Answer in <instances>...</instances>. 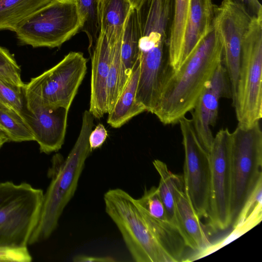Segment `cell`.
Returning <instances> with one entry per match:
<instances>
[{
	"mask_svg": "<svg viewBox=\"0 0 262 262\" xmlns=\"http://www.w3.org/2000/svg\"><path fill=\"white\" fill-rule=\"evenodd\" d=\"M223 46L215 24L179 69L164 83L153 112L164 125L178 123L191 112L215 70L222 63Z\"/></svg>",
	"mask_w": 262,
	"mask_h": 262,
	"instance_id": "1",
	"label": "cell"
},
{
	"mask_svg": "<svg viewBox=\"0 0 262 262\" xmlns=\"http://www.w3.org/2000/svg\"><path fill=\"white\" fill-rule=\"evenodd\" d=\"M94 117L88 110L82 115L78 137L66 159L60 154L52 159L48 171L51 182L43 198L37 225L29 245L48 238L56 229L63 211L73 197L85 162L92 150L89 136L94 126Z\"/></svg>",
	"mask_w": 262,
	"mask_h": 262,
	"instance_id": "2",
	"label": "cell"
},
{
	"mask_svg": "<svg viewBox=\"0 0 262 262\" xmlns=\"http://www.w3.org/2000/svg\"><path fill=\"white\" fill-rule=\"evenodd\" d=\"M231 226L262 181V131L259 121L251 125L237 124L231 133L230 154Z\"/></svg>",
	"mask_w": 262,
	"mask_h": 262,
	"instance_id": "3",
	"label": "cell"
},
{
	"mask_svg": "<svg viewBox=\"0 0 262 262\" xmlns=\"http://www.w3.org/2000/svg\"><path fill=\"white\" fill-rule=\"evenodd\" d=\"M105 210L120 231L136 262H173L148 228L134 199L121 188L111 189L103 196Z\"/></svg>",
	"mask_w": 262,
	"mask_h": 262,
	"instance_id": "4",
	"label": "cell"
},
{
	"mask_svg": "<svg viewBox=\"0 0 262 262\" xmlns=\"http://www.w3.org/2000/svg\"><path fill=\"white\" fill-rule=\"evenodd\" d=\"M232 104L238 124L251 125L262 117V16L252 18L245 35Z\"/></svg>",
	"mask_w": 262,
	"mask_h": 262,
	"instance_id": "5",
	"label": "cell"
},
{
	"mask_svg": "<svg viewBox=\"0 0 262 262\" xmlns=\"http://www.w3.org/2000/svg\"><path fill=\"white\" fill-rule=\"evenodd\" d=\"M43 194L27 183H0V246L27 247L39 220Z\"/></svg>",
	"mask_w": 262,
	"mask_h": 262,
	"instance_id": "6",
	"label": "cell"
},
{
	"mask_svg": "<svg viewBox=\"0 0 262 262\" xmlns=\"http://www.w3.org/2000/svg\"><path fill=\"white\" fill-rule=\"evenodd\" d=\"M82 25L75 0H52L21 21L14 32L22 45L54 48L76 35Z\"/></svg>",
	"mask_w": 262,
	"mask_h": 262,
	"instance_id": "7",
	"label": "cell"
},
{
	"mask_svg": "<svg viewBox=\"0 0 262 262\" xmlns=\"http://www.w3.org/2000/svg\"><path fill=\"white\" fill-rule=\"evenodd\" d=\"M88 59L70 52L55 66L26 84L28 109L70 107L87 70Z\"/></svg>",
	"mask_w": 262,
	"mask_h": 262,
	"instance_id": "8",
	"label": "cell"
},
{
	"mask_svg": "<svg viewBox=\"0 0 262 262\" xmlns=\"http://www.w3.org/2000/svg\"><path fill=\"white\" fill-rule=\"evenodd\" d=\"M231 133L227 128H222L214 137L209 151L210 178L207 218L209 227L215 232L231 226Z\"/></svg>",
	"mask_w": 262,
	"mask_h": 262,
	"instance_id": "9",
	"label": "cell"
},
{
	"mask_svg": "<svg viewBox=\"0 0 262 262\" xmlns=\"http://www.w3.org/2000/svg\"><path fill=\"white\" fill-rule=\"evenodd\" d=\"M184 149L183 180L185 189L198 216L207 217L210 191L209 152L200 143L191 119L179 121Z\"/></svg>",
	"mask_w": 262,
	"mask_h": 262,
	"instance_id": "10",
	"label": "cell"
},
{
	"mask_svg": "<svg viewBox=\"0 0 262 262\" xmlns=\"http://www.w3.org/2000/svg\"><path fill=\"white\" fill-rule=\"evenodd\" d=\"M252 18L242 8L223 2L218 7L215 24L221 35L222 63L231 84L232 100L236 89L243 39Z\"/></svg>",
	"mask_w": 262,
	"mask_h": 262,
	"instance_id": "11",
	"label": "cell"
},
{
	"mask_svg": "<svg viewBox=\"0 0 262 262\" xmlns=\"http://www.w3.org/2000/svg\"><path fill=\"white\" fill-rule=\"evenodd\" d=\"M232 91L226 70L221 63L215 70L192 110L191 121L198 138L209 152L214 136L211 126H214L218 115L220 98L232 99Z\"/></svg>",
	"mask_w": 262,
	"mask_h": 262,
	"instance_id": "12",
	"label": "cell"
},
{
	"mask_svg": "<svg viewBox=\"0 0 262 262\" xmlns=\"http://www.w3.org/2000/svg\"><path fill=\"white\" fill-rule=\"evenodd\" d=\"M69 109L35 107L28 109L24 119L29 126L40 152L49 154L63 145L67 130Z\"/></svg>",
	"mask_w": 262,
	"mask_h": 262,
	"instance_id": "13",
	"label": "cell"
},
{
	"mask_svg": "<svg viewBox=\"0 0 262 262\" xmlns=\"http://www.w3.org/2000/svg\"><path fill=\"white\" fill-rule=\"evenodd\" d=\"M111 41L100 31L97 41L89 51L91 60L89 112L96 119L107 114V81L111 59Z\"/></svg>",
	"mask_w": 262,
	"mask_h": 262,
	"instance_id": "14",
	"label": "cell"
},
{
	"mask_svg": "<svg viewBox=\"0 0 262 262\" xmlns=\"http://www.w3.org/2000/svg\"><path fill=\"white\" fill-rule=\"evenodd\" d=\"M175 203L181 228V236L187 247L195 252L208 247L211 243L204 226L186 192L182 175L177 176Z\"/></svg>",
	"mask_w": 262,
	"mask_h": 262,
	"instance_id": "15",
	"label": "cell"
},
{
	"mask_svg": "<svg viewBox=\"0 0 262 262\" xmlns=\"http://www.w3.org/2000/svg\"><path fill=\"white\" fill-rule=\"evenodd\" d=\"M217 8L212 0H190L183 40L181 64L214 25Z\"/></svg>",
	"mask_w": 262,
	"mask_h": 262,
	"instance_id": "16",
	"label": "cell"
},
{
	"mask_svg": "<svg viewBox=\"0 0 262 262\" xmlns=\"http://www.w3.org/2000/svg\"><path fill=\"white\" fill-rule=\"evenodd\" d=\"M140 70L139 58L115 105L108 113L107 123L113 128L121 127L133 117L146 111L136 99Z\"/></svg>",
	"mask_w": 262,
	"mask_h": 262,
	"instance_id": "17",
	"label": "cell"
},
{
	"mask_svg": "<svg viewBox=\"0 0 262 262\" xmlns=\"http://www.w3.org/2000/svg\"><path fill=\"white\" fill-rule=\"evenodd\" d=\"M140 31L137 10L133 8L127 16L123 29L121 48L120 94L140 58Z\"/></svg>",
	"mask_w": 262,
	"mask_h": 262,
	"instance_id": "18",
	"label": "cell"
},
{
	"mask_svg": "<svg viewBox=\"0 0 262 262\" xmlns=\"http://www.w3.org/2000/svg\"><path fill=\"white\" fill-rule=\"evenodd\" d=\"M132 8L128 0H100V31L111 39L122 36L125 22Z\"/></svg>",
	"mask_w": 262,
	"mask_h": 262,
	"instance_id": "19",
	"label": "cell"
},
{
	"mask_svg": "<svg viewBox=\"0 0 262 262\" xmlns=\"http://www.w3.org/2000/svg\"><path fill=\"white\" fill-rule=\"evenodd\" d=\"M190 0H174L172 23L168 41V62L172 71L181 64L184 36Z\"/></svg>",
	"mask_w": 262,
	"mask_h": 262,
	"instance_id": "20",
	"label": "cell"
},
{
	"mask_svg": "<svg viewBox=\"0 0 262 262\" xmlns=\"http://www.w3.org/2000/svg\"><path fill=\"white\" fill-rule=\"evenodd\" d=\"M52 0H0V30L14 32L27 17Z\"/></svg>",
	"mask_w": 262,
	"mask_h": 262,
	"instance_id": "21",
	"label": "cell"
},
{
	"mask_svg": "<svg viewBox=\"0 0 262 262\" xmlns=\"http://www.w3.org/2000/svg\"><path fill=\"white\" fill-rule=\"evenodd\" d=\"M152 164L160 176L158 188L168 219L181 236V228L175 203V188L178 174L170 171L166 164L162 161L156 159L153 161Z\"/></svg>",
	"mask_w": 262,
	"mask_h": 262,
	"instance_id": "22",
	"label": "cell"
},
{
	"mask_svg": "<svg viewBox=\"0 0 262 262\" xmlns=\"http://www.w3.org/2000/svg\"><path fill=\"white\" fill-rule=\"evenodd\" d=\"M262 219V202H259L246 220L233 227V231L226 237L211 244L201 251L195 252L187 261H194L209 255L240 237L259 224Z\"/></svg>",
	"mask_w": 262,
	"mask_h": 262,
	"instance_id": "23",
	"label": "cell"
},
{
	"mask_svg": "<svg viewBox=\"0 0 262 262\" xmlns=\"http://www.w3.org/2000/svg\"><path fill=\"white\" fill-rule=\"evenodd\" d=\"M0 126L9 137L10 141H34L29 126L21 116L1 102Z\"/></svg>",
	"mask_w": 262,
	"mask_h": 262,
	"instance_id": "24",
	"label": "cell"
},
{
	"mask_svg": "<svg viewBox=\"0 0 262 262\" xmlns=\"http://www.w3.org/2000/svg\"><path fill=\"white\" fill-rule=\"evenodd\" d=\"M83 21L81 31L89 39V52L95 46L100 32V0H75Z\"/></svg>",
	"mask_w": 262,
	"mask_h": 262,
	"instance_id": "25",
	"label": "cell"
},
{
	"mask_svg": "<svg viewBox=\"0 0 262 262\" xmlns=\"http://www.w3.org/2000/svg\"><path fill=\"white\" fill-rule=\"evenodd\" d=\"M0 102L15 111L24 118L27 111L25 86L0 81Z\"/></svg>",
	"mask_w": 262,
	"mask_h": 262,
	"instance_id": "26",
	"label": "cell"
},
{
	"mask_svg": "<svg viewBox=\"0 0 262 262\" xmlns=\"http://www.w3.org/2000/svg\"><path fill=\"white\" fill-rule=\"evenodd\" d=\"M135 202L152 217L163 221L169 222L158 187L152 186L148 189H146L142 196L139 199H135Z\"/></svg>",
	"mask_w": 262,
	"mask_h": 262,
	"instance_id": "27",
	"label": "cell"
},
{
	"mask_svg": "<svg viewBox=\"0 0 262 262\" xmlns=\"http://www.w3.org/2000/svg\"><path fill=\"white\" fill-rule=\"evenodd\" d=\"M21 70L14 56L6 48L0 46V81L24 87Z\"/></svg>",
	"mask_w": 262,
	"mask_h": 262,
	"instance_id": "28",
	"label": "cell"
},
{
	"mask_svg": "<svg viewBox=\"0 0 262 262\" xmlns=\"http://www.w3.org/2000/svg\"><path fill=\"white\" fill-rule=\"evenodd\" d=\"M32 260L27 247L0 246V261L30 262Z\"/></svg>",
	"mask_w": 262,
	"mask_h": 262,
	"instance_id": "29",
	"label": "cell"
},
{
	"mask_svg": "<svg viewBox=\"0 0 262 262\" xmlns=\"http://www.w3.org/2000/svg\"><path fill=\"white\" fill-rule=\"evenodd\" d=\"M260 202H262V181L258 183L243 207L232 227L243 222Z\"/></svg>",
	"mask_w": 262,
	"mask_h": 262,
	"instance_id": "30",
	"label": "cell"
},
{
	"mask_svg": "<svg viewBox=\"0 0 262 262\" xmlns=\"http://www.w3.org/2000/svg\"><path fill=\"white\" fill-rule=\"evenodd\" d=\"M223 2L240 7L252 18L262 16V6L258 0H223Z\"/></svg>",
	"mask_w": 262,
	"mask_h": 262,
	"instance_id": "31",
	"label": "cell"
},
{
	"mask_svg": "<svg viewBox=\"0 0 262 262\" xmlns=\"http://www.w3.org/2000/svg\"><path fill=\"white\" fill-rule=\"evenodd\" d=\"M107 137V132L104 126L98 124L92 130L89 136V144L92 150H94L102 146Z\"/></svg>",
	"mask_w": 262,
	"mask_h": 262,
	"instance_id": "32",
	"label": "cell"
},
{
	"mask_svg": "<svg viewBox=\"0 0 262 262\" xmlns=\"http://www.w3.org/2000/svg\"><path fill=\"white\" fill-rule=\"evenodd\" d=\"M73 260L75 262H112L115 260L108 256H94L85 255L75 256Z\"/></svg>",
	"mask_w": 262,
	"mask_h": 262,
	"instance_id": "33",
	"label": "cell"
},
{
	"mask_svg": "<svg viewBox=\"0 0 262 262\" xmlns=\"http://www.w3.org/2000/svg\"><path fill=\"white\" fill-rule=\"evenodd\" d=\"M10 142V140L5 131L0 126V149L7 142Z\"/></svg>",
	"mask_w": 262,
	"mask_h": 262,
	"instance_id": "34",
	"label": "cell"
},
{
	"mask_svg": "<svg viewBox=\"0 0 262 262\" xmlns=\"http://www.w3.org/2000/svg\"><path fill=\"white\" fill-rule=\"evenodd\" d=\"M128 1L134 8L137 9L139 7L141 0H128Z\"/></svg>",
	"mask_w": 262,
	"mask_h": 262,
	"instance_id": "35",
	"label": "cell"
}]
</instances>
